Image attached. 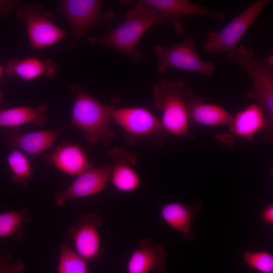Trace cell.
<instances>
[{
    "mask_svg": "<svg viewBox=\"0 0 273 273\" xmlns=\"http://www.w3.org/2000/svg\"><path fill=\"white\" fill-rule=\"evenodd\" d=\"M12 254L7 248H3L0 253V273H21L25 268L20 260L10 262Z\"/></svg>",
    "mask_w": 273,
    "mask_h": 273,
    "instance_id": "obj_26",
    "label": "cell"
},
{
    "mask_svg": "<svg viewBox=\"0 0 273 273\" xmlns=\"http://www.w3.org/2000/svg\"><path fill=\"white\" fill-rule=\"evenodd\" d=\"M261 61L264 64L269 67H273V55L272 54H270V55L265 58L263 60H261Z\"/></svg>",
    "mask_w": 273,
    "mask_h": 273,
    "instance_id": "obj_29",
    "label": "cell"
},
{
    "mask_svg": "<svg viewBox=\"0 0 273 273\" xmlns=\"http://www.w3.org/2000/svg\"><path fill=\"white\" fill-rule=\"evenodd\" d=\"M8 163L13 174L12 180L16 184L26 186L32 176V169L27 157L17 149H13L8 157Z\"/></svg>",
    "mask_w": 273,
    "mask_h": 273,
    "instance_id": "obj_23",
    "label": "cell"
},
{
    "mask_svg": "<svg viewBox=\"0 0 273 273\" xmlns=\"http://www.w3.org/2000/svg\"><path fill=\"white\" fill-rule=\"evenodd\" d=\"M112 121L123 129L124 138L130 145L143 140L161 146L171 135L161 121L151 111L143 107L116 108L113 112Z\"/></svg>",
    "mask_w": 273,
    "mask_h": 273,
    "instance_id": "obj_5",
    "label": "cell"
},
{
    "mask_svg": "<svg viewBox=\"0 0 273 273\" xmlns=\"http://www.w3.org/2000/svg\"><path fill=\"white\" fill-rule=\"evenodd\" d=\"M2 96H3L2 91L0 88V102L1 101V100L2 99Z\"/></svg>",
    "mask_w": 273,
    "mask_h": 273,
    "instance_id": "obj_31",
    "label": "cell"
},
{
    "mask_svg": "<svg viewBox=\"0 0 273 273\" xmlns=\"http://www.w3.org/2000/svg\"><path fill=\"white\" fill-rule=\"evenodd\" d=\"M153 51L158 57V70L160 73H165L168 68H175L210 76L216 69L213 62L204 61L200 57L192 35L168 48L156 46Z\"/></svg>",
    "mask_w": 273,
    "mask_h": 273,
    "instance_id": "obj_9",
    "label": "cell"
},
{
    "mask_svg": "<svg viewBox=\"0 0 273 273\" xmlns=\"http://www.w3.org/2000/svg\"><path fill=\"white\" fill-rule=\"evenodd\" d=\"M111 171L110 182L118 191L132 193L141 185V179L133 167L139 159L135 154L121 148H114L109 153Z\"/></svg>",
    "mask_w": 273,
    "mask_h": 273,
    "instance_id": "obj_12",
    "label": "cell"
},
{
    "mask_svg": "<svg viewBox=\"0 0 273 273\" xmlns=\"http://www.w3.org/2000/svg\"><path fill=\"white\" fill-rule=\"evenodd\" d=\"M58 273H89L87 261L72 250L68 245L62 244L60 247Z\"/></svg>",
    "mask_w": 273,
    "mask_h": 273,
    "instance_id": "obj_24",
    "label": "cell"
},
{
    "mask_svg": "<svg viewBox=\"0 0 273 273\" xmlns=\"http://www.w3.org/2000/svg\"><path fill=\"white\" fill-rule=\"evenodd\" d=\"M20 3L13 1H0V15H6L13 8H18Z\"/></svg>",
    "mask_w": 273,
    "mask_h": 273,
    "instance_id": "obj_28",
    "label": "cell"
},
{
    "mask_svg": "<svg viewBox=\"0 0 273 273\" xmlns=\"http://www.w3.org/2000/svg\"><path fill=\"white\" fill-rule=\"evenodd\" d=\"M151 7L165 16L171 22L178 35L185 33L181 18L184 16H196L213 18L223 21L225 18L223 12H217L198 5L187 0H144Z\"/></svg>",
    "mask_w": 273,
    "mask_h": 273,
    "instance_id": "obj_13",
    "label": "cell"
},
{
    "mask_svg": "<svg viewBox=\"0 0 273 273\" xmlns=\"http://www.w3.org/2000/svg\"><path fill=\"white\" fill-rule=\"evenodd\" d=\"M227 55L226 62L240 65L250 76L253 89L246 97L263 111L265 126L262 133L265 135V142L270 143L273 140V68L255 58L252 48L243 45Z\"/></svg>",
    "mask_w": 273,
    "mask_h": 273,
    "instance_id": "obj_4",
    "label": "cell"
},
{
    "mask_svg": "<svg viewBox=\"0 0 273 273\" xmlns=\"http://www.w3.org/2000/svg\"><path fill=\"white\" fill-rule=\"evenodd\" d=\"M168 22L167 18L150 6L144 0L136 2L127 10L124 21L108 33L100 36H89L91 44H101L112 47L126 56L135 63H140L142 53L138 44L152 27Z\"/></svg>",
    "mask_w": 273,
    "mask_h": 273,
    "instance_id": "obj_1",
    "label": "cell"
},
{
    "mask_svg": "<svg viewBox=\"0 0 273 273\" xmlns=\"http://www.w3.org/2000/svg\"><path fill=\"white\" fill-rule=\"evenodd\" d=\"M131 254L127 263V273H164L167 253L164 248L152 239L144 238Z\"/></svg>",
    "mask_w": 273,
    "mask_h": 273,
    "instance_id": "obj_15",
    "label": "cell"
},
{
    "mask_svg": "<svg viewBox=\"0 0 273 273\" xmlns=\"http://www.w3.org/2000/svg\"><path fill=\"white\" fill-rule=\"evenodd\" d=\"M230 126L229 132L215 136L222 145L231 148L237 137L252 141L256 133L262 132L265 128L264 112L256 104H252L237 113Z\"/></svg>",
    "mask_w": 273,
    "mask_h": 273,
    "instance_id": "obj_14",
    "label": "cell"
},
{
    "mask_svg": "<svg viewBox=\"0 0 273 273\" xmlns=\"http://www.w3.org/2000/svg\"><path fill=\"white\" fill-rule=\"evenodd\" d=\"M103 3L100 0L59 1L58 11L66 18L71 29L72 48H77L81 37L93 27L108 24L114 19L113 10L101 12Z\"/></svg>",
    "mask_w": 273,
    "mask_h": 273,
    "instance_id": "obj_7",
    "label": "cell"
},
{
    "mask_svg": "<svg viewBox=\"0 0 273 273\" xmlns=\"http://www.w3.org/2000/svg\"><path fill=\"white\" fill-rule=\"evenodd\" d=\"M191 127L201 124L209 126L230 125L234 116L223 108L215 104L205 103L202 97L194 94L189 105Z\"/></svg>",
    "mask_w": 273,
    "mask_h": 273,
    "instance_id": "obj_18",
    "label": "cell"
},
{
    "mask_svg": "<svg viewBox=\"0 0 273 273\" xmlns=\"http://www.w3.org/2000/svg\"><path fill=\"white\" fill-rule=\"evenodd\" d=\"M104 222L97 213L82 214L75 226L67 231L76 253L86 261H95L104 253L98 228Z\"/></svg>",
    "mask_w": 273,
    "mask_h": 273,
    "instance_id": "obj_10",
    "label": "cell"
},
{
    "mask_svg": "<svg viewBox=\"0 0 273 273\" xmlns=\"http://www.w3.org/2000/svg\"><path fill=\"white\" fill-rule=\"evenodd\" d=\"M194 94L181 79H162L153 86V106L161 112V122L170 134L193 138L189 105Z\"/></svg>",
    "mask_w": 273,
    "mask_h": 273,
    "instance_id": "obj_3",
    "label": "cell"
},
{
    "mask_svg": "<svg viewBox=\"0 0 273 273\" xmlns=\"http://www.w3.org/2000/svg\"><path fill=\"white\" fill-rule=\"evenodd\" d=\"M43 160L73 176H78L94 167L84 149L70 142L58 146L53 153L46 156Z\"/></svg>",
    "mask_w": 273,
    "mask_h": 273,
    "instance_id": "obj_16",
    "label": "cell"
},
{
    "mask_svg": "<svg viewBox=\"0 0 273 273\" xmlns=\"http://www.w3.org/2000/svg\"><path fill=\"white\" fill-rule=\"evenodd\" d=\"M71 89L77 94L73 103L71 122L74 126L85 133L89 143L101 142L108 146L115 133L110 125L113 111L120 102L119 97H113L110 104H104L88 94L84 88L72 85Z\"/></svg>",
    "mask_w": 273,
    "mask_h": 273,
    "instance_id": "obj_2",
    "label": "cell"
},
{
    "mask_svg": "<svg viewBox=\"0 0 273 273\" xmlns=\"http://www.w3.org/2000/svg\"><path fill=\"white\" fill-rule=\"evenodd\" d=\"M111 164L110 161L99 167H93L77 176L65 190L54 193L57 206H63L69 200L98 194L103 191L110 182Z\"/></svg>",
    "mask_w": 273,
    "mask_h": 273,
    "instance_id": "obj_11",
    "label": "cell"
},
{
    "mask_svg": "<svg viewBox=\"0 0 273 273\" xmlns=\"http://www.w3.org/2000/svg\"><path fill=\"white\" fill-rule=\"evenodd\" d=\"M5 70L8 76L18 77L26 81L43 75L52 78L57 74V66L52 60H42L35 57L11 59L7 62Z\"/></svg>",
    "mask_w": 273,
    "mask_h": 273,
    "instance_id": "obj_19",
    "label": "cell"
},
{
    "mask_svg": "<svg viewBox=\"0 0 273 273\" xmlns=\"http://www.w3.org/2000/svg\"><path fill=\"white\" fill-rule=\"evenodd\" d=\"M202 207V202L198 200L189 205L170 202L162 205L160 214L167 225L181 234L186 240L191 242L196 238L195 232L192 228V221Z\"/></svg>",
    "mask_w": 273,
    "mask_h": 273,
    "instance_id": "obj_17",
    "label": "cell"
},
{
    "mask_svg": "<svg viewBox=\"0 0 273 273\" xmlns=\"http://www.w3.org/2000/svg\"><path fill=\"white\" fill-rule=\"evenodd\" d=\"M17 17L25 23L32 47L41 49L52 46L63 39L67 32L54 23V17L39 5L27 4L17 8Z\"/></svg>",
    "mask_w": 273,
    "mask_h": 273,
    "instance_id": "obj_8",
    "label": "cell"
},
{
    "mask_svg": "<svg viewBox=\"0 0 273 273\" xmlns=\"http://www.w3.org/2000/svg\"><path fill=\"white\" fill-rule=\"evenodd\" d=\"M270 0H256L235 17L220 31H210L202 47L208 54H226L237 50L238 44Z\"/></svg>",
    "mask_w": 273,
    "mask_h": 273,
    "instance_id": "obj_6",
    "label": "cell"
},
{
    "mask_svg": "<svg viewBox=\"0 0 273 273\" xmlns=\"http://www.w3.org/2000/svg\"><path fill=\"white\" fill-rule=\"evenodd\" d=\"M261 218L266 224L273 225V204L270 203L266 206L261 213Z\"/></svg>",
    "mask_w": 273,
    "mask_h": 273,
    "instance_id": "obj_27",
    "label": "cell"
},
{
    "mask_svg": "<svg viewBox=\"0 0 273 273\" xmlns=\"http://www.w3.org/2000/svg\"><path fill=\"white\" fill-rule=\"evenodd\" d=\"M31 221V217L27 209L0 214V239H22L24 235L22 229Z\"/></svg>",
    "mask_w": 273,
    "mask_h": 273,
    "instance_id": "obj_22",
    "label": "cell"
},
{
    "mask_svg": "<svg viewBox=\"0 0 273 273\" xmlns=\"http://www.w3.org/2000/svg\"><path fill=\"white\" fill-rule=\"evenodd\" d=\"M62 130H41L25 134L15 131L9 136L8 141L13 148L35 159L53 146Z\"/></svg>",
    "mask_w": 273,
    "mask_h": 273,
    "instance_id": "obj_20",
    "label": "cell"
},
{
    "mask_svg": "<svg viewBox=\"0 0 273 273\" xmlns=\"http://www.w3.org/2000/svg\"><path fill=\"white\" fill-rule=\"evenodd\" d=\"M5 70V68L0 65V78L1 76H2L3 73Z\"/></svg>",
    "mask_w": 273,
    "mask_h": 273,
    "instance_id": "obj_30",
    "label": "cell"
},
{
    "mask_svg": "<svg viewBox=\"0 0 273 273\" xmlns=\"http://www.w3.org/2000/svg\"><path fill=\"white\" fill-rule=\"evenodd\" d=\"M243 261L258 272L273 273V255L268 251H246L243 254Z\"/></svg>",
    "mask_w": 273,
    "mask_h": 273,
    "instance_id": "obj_25",
    "label": "cell"
},
{
    "mask_svg": "<svg viewBox=\"0 0 273 273\" xmlns=\"http://www.w3.org/2000/svg\"><path fill=\"white\" fill-rule=\"evenodd\" d=\"M47 104L36 108L17 107L9 109L0 107V127H15L30 123L44 125L48 121Z\"/></svg>",
    "mask_w": 273,
    "mask_h": 273,
    "instance_id": "obj_21",
    "label": "cell"
}]
</instances>
